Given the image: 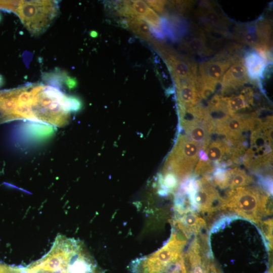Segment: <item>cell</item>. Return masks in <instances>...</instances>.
Wrapping results in <instances>:
<instances>
[{
  "label": "cell",
  "mask_w": 273,
  "mask_h": 273,
  "mask_svg": "<svg viewBox=\"0 0 273 273\" xmlns=\"http://www.w3.org/2000/svg\"><path fill=\"white\" fill-rule=\"evenodd\" d=\"M141 20L144 21L148 25L160 28V17L150 7Z\"/></svg>",
  "instance_id": "cell-23"
},
{
  "label": "cell",
  "mask_w": 273,
  "mask_h": 273,
  "mask_svg": "<svg viewBox=\"0 0 273 273\" xmlns=\"http://www.w3.org/2000/svg\"><path fill=\"white\" fill-rule=\"evenodd\" d=\"M201 150L198 144L186 136H180L168 157V170L177 178L190 176L198 162Z\"/></svg>",
  "instance_id": "cell-6"
},
{
  "label": "cell",
  "mask_w": 273,
  "mask_h": 273,
  "mask_svg": "<svg viewBox=\"0 0 273 273\" xmlns=\"http://www.w3.org/2000/svg\"><path fill=\"white\" fill-rule=\"evenodd\" d=\"M1 20H2V16H1V15L0 14V22H1Z\"/></svg>",
  "instance_id": "cell-32"
},
{
  "label": "cell",
  "mask_w": 273,
  "mask_h": 273,
  "mask_svg": "<svg viewBox=\"0 0 273 273\" xmlns=\"http://www.w3.org/2000/svg\"><path fill=\"white\" fill-rule=\"evenodd\" d=\"M201 237L195 236L185 254L183 259L187 273H206L211 259L207 241L202 243Z\"/></svg>",
  "instance_id": "cell-7"
},
{
  "label": "cell",
  "mask_w": 273,
  "mask_h": 273,
  "mask_svg": "<svg viewBox=\"0 0 273 273\" xmlns=\"http://www.w3.org/2000/svg\"><path fill=\"white\" fill-rule=\"evenodd\" d=\"M174 224L188 239L201 234L206 228L205 220L192 210L175 214Z\"/></svg>",
  "instance_id": "cell-8"
},
{
  "label": "cell",
  "mask_w": 273,
  "mask_h": 273,
  "mask_svg": "<svg viewBox=\"0 0 273 273\" xmlns=\"http://www.w3.org/2000/svg\"><path fill=\"white\" fill-rule=\"evenodd\" d=\"M21 267L8 265L0 262V273H18Z\"/></svg>",
  "instance_id": "cell-24"
},
{
  "label": "cell",
  "mask_w": 273,
  "mask_h": 273,
  "mask_svg": "<svg viewBox=\"0 0 273 273\" xmlns=\"http://www.w3.org/2000/svg\"><path fill=\"white\" fill-rule=\"evenodd\" d=\"M186 47L192 54H206L209 52L206 46L205 38L202 34L191 38L187 42Z\"/></svg>",
  "instance_id": "cell-19"
},
{
  "label": "cell",
  "mask_w": 273,
  "mask_h": 273,
  "mask_svg": "<svg viewBox=\"0 0 273 273\" xmlns=\"http://www.w3.org/2000/svg\"><path fill=\"white\" fill-rule=\"evenodd\" d=\"M97 32L96 31H92L90 32V35L91 36L93 37H95L97 36Z\"/></svg>",
  "instance_id": "cell-31"
},
{
  "label": "cell",
  "mask_w": 273,
  "mask_h": 273,
  "mask_svg": "<svg viewBox=\"0 0 273 273\" xmlns=\"http://www.w3.org/2000/svg\"><path fill=\"white\" fill-rule=\"evenodd\" d=\"M269 195L257 186L231 189L224 198L223 210L247 219L257 226L272 214Z\"/></svg>",
  "instance_id": "cell-2"
},
{
  "label": "cell",
  "mask_w": 273,
  "mask_h": 273,
  "mask_svg": "<svg viewBox=\"0 0 273 273\" xmlns=\"http://www.w3.org/2000/svg\"><path fill=\"white\" fill-rule=\"evenodd\" d=\"M244 66L251 79H259L263 77L266 63L262 58L254 51L247 53L244 57Z\"/></svg>",
  "instance_id": "cell-15"
},
{
  "label": "cell",
  "mask_w": 273,
  "mask_h": 273,
  "mask_svg": "<svg viewBox=\"0 0 273 273\" xmlns=\"http://www.w3.org/2000/svg\"><path fill=\"white\" fill-rule=\"evenodd\" d=\"M58 3L54 1H17L13 11L33 35L43 32L57 16Z\"/></svg>",
  "instance_id": "cell-4"
},
{
  "label": "cell",
  "mask_w": 273,
  "mask_h": 273,
  "mask_svg": "<svg viewBox=\"0 0 273 273\" xmlns=\"http://www.w3.org/2000/svg\"><path fill=\"white\" fill-rule=\"evenodd\" d=\"M167 273H187L183 257Z\"/></svg>",
  "instance_id": "cell-27"
},
{
  "label": "cell",
  "mask_w": 273,
  "mask_h": 273,
  "mask_svg": "<svg viewBox=\"0 0 273 273\" xmlns=\"http://www.w3.org/2000/svg\"><path fill=\"white\" fill-rule=\"evenodd\" d=\"M67 76L65 72L57 70L54 72L44 73L42 76L44 81L58 88L62 86Z\"/></svg>",
  "instance_id": "cell-20"
},
{
  "label": "cell",
  "mask_w": 273,
  "mask_h": 273,
  "mask_svg": "<svg viewBox=\"0 0 273 273\" xmlns=\"http://www.w3.org/2000/svg\"><path fill=\"white\" fill-rule=\"evenodd\" d=\"M166 62L171 71L173 78L197 81V67L172 55L166 58Z\"/></svg>",
  "instance_id": "cell-12"
},
{
  "label": "cell",
  "mask_w": 273,
  "mask_h": 273,
  "mask_svg": "<svg viewBox=\"0 0 273 273\" xmlns=\"http://www.w3.org/2000/svg\"><path fill=\"white\" fill-rule=\"evenodd\" d=\"M4 84V79L3 77V76L0 74V87L3 85Z\"/></svg>",
  "instance_id": "cell-30"
},
{
  "label": "cell",
  "mask_w": 273,
  "mask_h": 273,
  "mask_svg": "<svg viewBox=\"0 0 273 273\" xmlns=\"http://www.w3.org/2000/svg\"><path fill=\"white\" fill-rule=\"evenodd\" d=\"M204 151L205 159L210 163L213 162L215 164H218L229 156L231 159L232 146L226 140L218 139L210 142Z\"/></svg>",
  "instance_id": "cell-13"
},
{
  "label": "cell",
  "mask_w": 273,
  "mask_h": 273,
  "mask_svg": "<svg viewBox=\"0 0 273 273\" xmlns=\"http://www.w3.org/2000/svg\"><path fill=\"white\" fill-rule=\"evenodd\" d=\"M64 83L69 89H72L75 87L77 84V80L75 78L72 77L68 75H67L66 77Z\"/></svg>",
  "instance_id": "cell-29"
},
{
  "label": "cell",
  "mask_w": 273,
  "mask_h": 273,
  "mask_svg": "<svg viewBox=\"0 0 273 273\" xmlns=\"http://www.w3.org/2000/svg\"><path fill=\"white\" fill-rule=\"evenodd\" d=\"M126 21L127 27L133 33L145 39H150L151 34L149 26L146 22L133 18H128Z\"/></svg>",
  "instance_id": "cell-18"
},
{
  "label": "cell",
  "mask_w": 273,
  "mask_h": 273,
  "mask_svg": "<svg viewBox=\"0 0 273 273\" xmlns=\"http://www.w3.org/2000/svg\"><path fill=\"white\" fill-rule=\"evenodd\" d=\"M146 3L158 12L161 13L164 10L166 2L164 1H147Z\"/></svg>",
  "instance_id": "cell-25"
},
{
  "label": "cell",
  "mask_w": 273,
  "mask_h": 273,
  "mask_svg": "<svg viewBox=\"0 0 273 273\" xmlns=\"http://www.w3.org/2000/svg\"><path fill=\"white\" fill-rule=\"evenodd\" d=\"M160 28L162 30L164 35H166L170 40L175 41L177 40L172 26L168 18L165 17H160Z\"/></svg>",
  "instance_id": "cell-22"
},
{
  "label": "cell",
  "mask_w": 273,
  "mask_h": 273,
  "mask_svg": "<svg viewBox=\"0 0 273 273\" xmlns=\"http://www.w3.org/2000/svg\"><path fill=\"white\" fill-rule=\"evenodd\" d=\"M148 26L150 34L154 38L159 40H162L164 38V35L161 28L150 25H148Z\"/></svg>",
  "instance_id": "cell-26"
},
{
  "label": "cell",
  "mask_w": 273,
  "mask_h": 273,
  "mask_svg": "<svg viewBox=\"0 0 273 273\" xmlns=\"http://www.w3.org/2000/svg\"><path fill=\"white\" fill-rule=\"evenodd\" d=\"M248 81V76L242 60L231 65L223 75L220 83L222 93L235 89Z\"/></svg>",
  "instance_id": "cell-11"
},
{
  "label": "cell",
  "mask_w": 273,
  "mask_h": 273,
  "mask_svg": "<svg viewBox=\"0 0 273 273\" xmlns=\"http://www.w3.org/2000/svg\"><path fill=\"white\" fill-rule=\"evenodd\" d=\"M206 273H222L212 259L208 263Z\"/></svg>",
  "instance_id": "cell-28"
},
{
  "label": "cell",
  "mask_w": 273,
  "mask_h": 273,
  "mask_svg": "<svg viewBox=\"0 0 273 273\" xmlns=\"http://www.w3.org/2000/svg\"><path fill=\"white\" fill-rule=\"evenodd\" d=\"M23 269L24 273H96V265L83 244L62 235L56 238L47 254Z\"/></svg>",
  "instance_id": "cell-1"
},
{
  "label": "cell",
  "mask_w": 273,
  "mask_h": 273,
  "mask_svg": "<svg viewBox=\"0 0 273 273\" xmlns=\"http://www.w3.org/2000/svg\"><path fill=\"white\" fill-rule=\"evenodd\" d=\"M187 243L185 236L174 230L159 250L131 263L134 273H167L183 258Z\"/></svg>",
  "instance_id": "cell-3"
},
{
  "label": "cell",
  "mask_w": 273,
  "mask_h": 273,
  "mask_svg": "<svg viewBox=\"0 0 273 273\" xmlns=\"http://www.w3.org/2000/svg\"><path fill=\"white\" fill-rule=\"evenodd\" d=\"M176 87L180 107L188 108L199 104L200 98L197 81H191Z\"/></svg>",
  "instance_id": "cell-14"
},
{
  "label": "cell",
  "mask_w": 273,
  "mask_h": 273,
  "mask_svg": "<svg viewBox=\"0 0 273 273\" xmlns=\"http://www.w3.org/2000/svg\"><path fill=\"white\" fill-rule=\"evenodd\" d=\"M224 99L230 115H233L236 112L249 107L253 101L252 92L248 89L244 90L243 93Z\"/></svg>",
  "instance_id": "cell-16"
},
{
  "label": "cell",
  "mask_w": 273,
  "mask_h": 273,
  "mask_svg": "<svg viewBox=\"0 0 273 273\" xmlns=\"http://www.w3.org/2000/svg\"><path fill=\"white\" fill-rule=\"evenodd\" d=\"M237 38L242 43L254 49H263L269 50V41L260 31L257 22L247 24L240 29L237 26Z\"/></svg>",
  "instance_id": "cell-10"
},
{
  "label": "cell",
  "mask_w": 273,
  "mask_h": 273,
  "mask_svg": "<svg viewBox=\"0 0 273 273\" xmlns=\"http://www.w3.org/2000/svg\"><path fill=\"white\" fill-rule=\"evenodd\" d=\"M253 181L252 177L239 168L228 170L227 188L231 189L249 186Z\"/></svg>",
  "instance_id": "cell-17"
},
{
  "label": "cell",
  "mask_w": 273,
  "mask_h": 273,
  "mask_svg": "<svg viewBox=\"0 0 273 273\" xmlns=\"http://www.w3.org/2000/svg\"><path fill=\"white\" fill-rule=\"evenodd\" d=\"M171 23L176 37H181L186 34L188 26L186 21L177 16H171L168 18Z\"/></svg>",
  "instance_id": "cell-21"
},
{
  "label": "cell",
  "mask_w": 273,
  "mask_h": 273,
  "mask_svg": "<svg viewBox=\"0 0 273 273\" xmlns=\"http://www.w3.org/2000/svg\"><path fill=\"white\" fill-rule=\"evenodd\" d=\"M184 193L188 195L187 209L197 210L203 214L212 215L223 210L224 198L207 176L198 180H190L184 184ZM185 207V208H186Z\"/></svg>",
  "instance_id": "cell-5"
},
{
  "label": "cell",
  "mask_w": 273,
  "mask_h": 273,
  "mask_svg": "<svg viewBox=\"0 0 273 273\" xmlns=\"http://www.w3.org/2000/svg\"><path fill=\"white\" fill-rule=\"evenodd\" d=\"M231 63L219 59L201 64L199 69V76L197 80L198 84L216 86Z\"/></svg>",
  "instance_id": "cell-9"
}]
</instances>
